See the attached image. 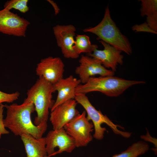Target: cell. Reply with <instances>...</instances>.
<instances>
[{"mask_svg": "<svg viewBox=\"0 0 157 157\" xmlns=\"http://www.w3.org/2000/svg\"><path fill=\"white\" fill-rule=\"evenodd\" d=\"M4 106L7 109L6 116L3 119L4 126L15 135L29 134L37 139L42 137L47 129V122L38 126L32 122L31 115L35 111L32 103L23 102L21 104L14 103Z\"/></svg>", "mask_w": 157, "mask_h": 157, "instance_id": "6da1fadb", "label": "cell"}, {"mask_svg": "<svg viewBox=\"0 0 157 157\" xmlns=\"http://www.w3.org/2000/svg\"><path fill=\"white\" fill-rule=\"evenodd\" d=\"M143 81L130 80L113 76L92 77L85 84L76 88L75 94H85L94 91L99 92L110 97H117L134 85L144 84Z\"/></svg>", "mask_w": 157, "mask_h": 157, "instance_id": "7a4b0ae2", "label": "cell"}, {"mask_svg": "<svg viewBox=\"0 0 157 157\" xmlns=\"http://www.w3.org/2000/svg\"><path fill=\"white\" fill-rule=\"evenodd\" d=\"M53 85L42 77H39L35 83L27 92V97L23 102H32L34 105L37 116L34 124L38 126L47 122L49 110L55 102L52 98Z\"/></svg>", "mask_w": 157, "mask_h": 157, "instance_id": "3957f363", "label": "cell"}, {"mask_svg": "<svg viewBox=\"0 0 157 157\" xmlns=\"http://www.w3.org/2000/svg\"><path fill=\"white\" fill-rule=\"evenodd\" d=\"M83 31L96 35L98 37L97 39L101 40L128 55L132 52L128 39L121 33L111 19L108 6L106 9L103 19L99 24Z\"/></svg>", "mask_w": 157, "mask_h": 157, "instance_id": "277c9868", "label": "cell"}, {"mask_svg": "<svg viewBox=\"0 0 157 157\" xmlns=\"http://www.w3.org/2000/svg\"><path fill=\"white\" fill-rule=\"evenodd\" d=\"M74 99L85 109L87 114V118L89 121H92L94 130L93 137L96 140H100L104 137V135L107 130L105 127L101 126L103 124L108 126L115 134L128 138L130 137L132 133L119 130L118 128L124 129L120 125L114 123L106 115H104L100 110H97L92 105L85 94H76Z\"/></svg>", "mask_w": 157, "mask_h": 157, "instance_id": "5b68a950", "label": "cell"}, {"mask_svg": "<svg viewBox=\"0 0 157 157\" xmlns=\"http://www.w3.org/2000/svg\"><path fill=\"white\" fill-rule=\"evenodd\" d=\"M93 128L92 122L87 118L85 110L64 127L67 133L74 139L76 147L86 146L92 140L91 133L94 129Z\"/></svg>", "mask_w": 157, "mask_h": 157, "instance_id": "8992f818", "label": "cell"}, {"mask_svg": "<svg viewBox=\"0 0 157 157\" xmlns=\"http://www.w3.org/2000/svg\"><path fill=\"white\" fill-rule=\"evenodd\" d=\"M45 139L47 157L63 152L71 153L76 147L74 139L64 128L50 131Z\"/></svg>", "mask_w": 157, "mask_h": 157, "instance_id": "52a82bcc", "label": "cell"}, {"mask_svg": "<svg viewBox=\"0 0 157 157\" xmlns=\"http://www.w3.org/2000/svg\"><path fill=\"white\" fill-rule=\"evenodd\" d=\"M30 22L10 10H0V33L19 37H25Z\"/></svg>", "mask_w": 157, "mask_h": 157, "instance_id": "ba28073f", "label": "cell"}, {"mask_svg": "<svg viewBox=\"0 0 157 157\" xmlns=\"http://www.w3.org/2000/svg\"><path fill=\"white\" fill-rule=\"evenodd\" d=\"M79 66L75 70L76 74L79 78L81 83H85L93 76H113L115 72L107 69L98 60L87 56L82 55L80 59Z\"/></svg>", "mask_w": 157, "mask_h": 157, "instance_id": "9c48e42d", "label": "cell"}, {"mask_svg": "<svg viewBox=\"0 0 157 157\" xmlns=\"http://www.w3.org/2000/svg\"><path fill=\"white\" fill-rule=\"evenodd\" d=\"M64 67L60 58L49 56L42 59L37 64L36 74L53 85L63 78Z\"/></svg>", "mask_w": 157, "mask_h": 157, "instance_id": "30bf717a", "label": "cell"}, {"mask_svg": "<svg viewBox=\"0 0 157 157\" xmlns=\"http://www.w3.org/2000/svg\"><path fill=\"white\" fill-rule=\"evenodd\" d=\"M53 33L56 40L58 46L61 49L64 57L76 59L79 55L73 48L75 42L74 37L76 28L72 25H57L53 27Z\"/></svg>", "mask_w": 157, "mask_h": 157, "instance_id": "8fae6325", "label": "cell"}, {"mask_svg": "<svg viewBox=\"0 0 157 157\" xmlns=\"http://www.w3.org/2000/svg\"><path fill=\"white\" fill-rule=\"evenodd\" d=\"M78 103L75 99L69 100L51 111L49 118L53 130L60 129L78 115L76 107Z\"/></svg>", "mask_w": 157, "mask_h": 157, "instance_id": "7c38bea8", "label": "cell"}, {"mask_svg": "<svg viewBox=\"0 0 157 157\" xmlns=\"http://www.w3.org/2000/svg\"><path fill=\"white\" fill-rule=\"evenodd\" d=\"M99 42L103 46L104 49H96L92 53L88 54V56L98 60L104 67L110 68L115 72L117 65H122L123 63L124 56L121 54L122 51L102 40Z\"/></svg>", "mask_w": 157, "mask_h": 157, "instance_id": "4fadbf2b", "label": "cell"}, {"mask_svg": "<svg viewBox=\"0 0 157 157\" xmlns=\"http://www.w3.org/2000/svg\"><path fill=\"white\" fill-rule=\"evenodd\" d=\"M81 83L79 79L71 75L65 78H63L53 85V92H58L56 99L51 109L70 99H74L76 88Z\"/></svg>", "mask_w": 157, "mask_h": 157, "instance_id": "5bb4252c", "label": "cell"}, {"mask_svg": "<svg viewBox=\"0 0 157 157\" xmlns=\"http://www.w3.org/2000/svg\"><path fill=\"white\" fill-rule=\"evenodd\" d=\"M26 157H47L45 137L37 139L29 134L21 136Z\"/></svg>", "mask_w": 157, "mask_h": 157, "instance_id": "9a60e30c", "label": "cell"}, {"mask_svg": "<svg viewBox=\"0 0 157 157\" xmlns=\"http://www.w3.org/2000/svg\"><path fill=\"white\" fill-rule=\"evenodd\" d=\"M140 10L142 16H147V23L153 30L157 32V0H141Z\"/></svg>", "mask_w": 157, "mask_h": 157, "instance_id": "2e32d148", "label": "cell"}, {"mask_svg": "<svg viewBox=\"0 0 157 157\" xmlns=\"http://www.w3.org/2000/svg\"><path fill=\"white\" fill-rule=\"evenodd\" d=\"M98 48L97 45L92 44L89 37L85 35H77L76 37L73 48L78 55L82 53H92Z\"/></svg>", "mask_w": 157, "mask_h": 157, "instance_id": "e0dca14e", "label": "cell"}, {"mask_svg": "<svg viewBox=\"0 0 157 157\" xmlns=\"http://www.w3.org/2000/svg\"><path fill=\"white\" fill-rule=\"evenodd\" d=\"M149 149V146L147 143L139 141L132 144L126 150L112 157H138L145 153Z\"/></svg>", "mask_w": 157, "mask_h": 157, "instance_id": "ac0fdd59", "label": "cell"}, {"mask_svg": "<svg viewBox=\"0 0 157 157\" xmlns=\"http://www.w3.org/2000/svg\"><path fill=\"white\" fill-rule=\"evenodd\" d=\"M28 0H10L6 1L4 8L10 10L12 9L17 10L22 13L27 12L29 10Z\"/></svg>", "mask_w": 157, "mask_h": 157, "instance_id": "d6986e66", "label": "cell"}, {"mask_svg": "<svg viewBox=\"0 0 157 157\" xmlns=\"http://www.w3.org/2000/svg\"><path fill=\"white\" fill-rule=\"evenodd\" d=\"M19 95L20 93L18 92L7 93L0 90V105L3 102H13L18 99Z\"/></svg>", "mask_w": 157, "mask_h": 157, "instance_id": "ffe728a7", "label": "cell"}, {"mask_svg": "<svg viewBox=\"0 0 157 157\" xmlns=\"http://www.w3.org/2000/svg\"><path fill=\"white\" fill-rule=\"evenodd\" d=\"M132 30L137 32H145L157 34V32L152 30L146 22L139 24H136L132 27Z\"/></svg>", "mask_w": 157, "mask_h": 157, "instance_id": "44dd1931", "label": "cell"}, {"mask_svg": "<svg viewBox=\"0 0 157 157\" xmlns=\"http://www.w3.org/2000/svg\"><path fill=\"white\" fill-rule=\"evenodd\" d=\"M4 107V105L2 104L0 105V138L2 134H8L9 132L5 129L3 124V112Z\"/></svg>", "mask_w": 157, "mask_h": 157, "instance_id": "7402d4cb", "label": "cell"}, {"mask_svg": "<svg viewBox=\"0 0 157 157\" xmlns=\"http://www.w3.org/2000/svg\"><path fill=\"white\" fill-rule=\"evenodd\" d=\"M47 1L53 6L55 14L57 15L58 13L60 11V9L57 5L53 1L50 0H48Z\"/></svg>", "mask_w": 157, "mask_h": 157, "instance_id": "603a6c76", "label": "cell"}]
</instances>
